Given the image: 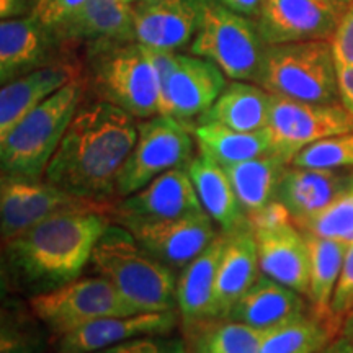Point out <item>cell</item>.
Returning a JSON list of instances; mask_svg holds the SVG:
<instances>
[{
    "mask_svg": "<svg viewBox=\"0 0 353 353\" xmlns=\"http://www.w3.org/2000/svg\"><path fill=\"white\" fill-rule=\"evenodd\" d=\"M152 257L172 270H182L219 236L205 211L131 231Z\"/></svg>",
    "mask_w": 353,
    "mask_h": 353,
    "instance_id": "obj_16",
    "label": "cell"
},
{
    "mask_svg": "<svg viewBox=\"0 0 353 353\" xmlns=\"http://www.w3.org/2000/svg\"><path fill=\"white\" fill-rule=\"evenodd\" d=\"M337 76L342 105L353 113V64H337Z\"/></svg>",
    "mask_w": 353,
    "mask_h": 353,
    "instance_id": "obj_40",
    "label": "cell"
},
{
    "mask_svg": "<svg viewBox=\"0 0 353 353\" xmlns=\"http://www.w3.org/2000/svg\"><path fill=\"white\" fill-rule=\"evenodd\" d=\"M290 162L276 152L224 165L223 169L231 180L237 200L247 216L262 210L268 203L276 200V190L281 175Z\"/></svg>",
    "mask_w": 353,
    "mask_h": 353,
    "instance_id": "obj_29",
    "label": "cell"
},
{
    "mask_svg": "<svg viewBox=\"0 0 353 353\" xmlns=\"http://www.w3.org/2000/svg\"><path fill=\"white\" fill-rule=\"evenodd\" d=\"M145 50L157 72L161 114L183 123L200 118L228 85L223 70L208 59L175 51Z\"/></svg>",
    "mask_w": 353,
    "mask_h": 353,
    "instance_id": "obj_8",
    "label": "cell"
},
{
    "mask_svg": "<svg viewBox=\"0 0 353 353\" xmlns=\"http://www.w3.org/2000/svg\"><path fill=\"white\" fill-rule=\"evenodd\" d=\"M342 337L347 339V342L350 343L353 348V311L345 317L342 325Z\"/></svg>",
    "mask_w": 353,
    "mask_h": 353,
    "instance_id": "obj_44",
    "label": "cell"
},
{
    "mask_svg": "<svg viewBox=\"0 0 353 353\" xmlns=\"http://www.w3.org/2000/svg\"><path fill=\"white\" fill-rule=\"evenodd\" d=\"M79 77L76 65L52 63L2 83L0 90V138L44 100Z\"/></svg>",
    "mask_w": 353,
    "mask_h": 353,
    "instance_id": "obj_24",
    "label": "cell"
},
{
    "mask_svg": "<svg viewBox=\"0 0 353 353\" xmlns=\"http://www.w3.org/2000/svg\"><path fill=\"white\" fill-rule=\"evenodd\" d=\"M260 272L307 298L309 249L296 223L272 229H252Z\"/></svg>",
    "mask_w": 353,
    "mask_h": 353,
    "instance_id": "obj_20",
    "label": "cell"
},
{
    "mask_svg": "<svg viewBox=\"0 0 353 353\" xmlns=\"http://www.w3.org/2000/svg\"><path fill=\"white\" fill-rule=\"evenodd\" d=\"M90 70L100 100H107L145 120L161 114V88L156 68L143 44H125L92 50Z\"/></svg>",
    "mask_w": 353,
    "mask_h": 353,
    "instance_id": "obj_6",
    "label": "cell"
},
{
    "mask_svg": "<svg viewBox=\"0 0 353 353\" xmlns=\"http://www.w3.org/2000/svg\"><path fill=\"white\" fill-rule=\"evenodd\" d=\"M188 174L205 213L211 216L223 234L250 228L249 216L237 200L236 192L223 165L198 154L188 164Z\"/></svg>",
    "mask_w": 353,
    "mask_h": 353,
    "instance_id": "obj_26",
    "label": "cell"
},
{
    "mask_svg": "<svg viewBox=\"0 0 353 353\" xmlns=\"http://www.w3.org/2000/svg\"><path fill=\"white\" fill-rule=\"evenodd\" d=\"M57 43L46 26L32 15L2 20L0 23V79H13L50 65L51 48Z\"/></svg>",
    "mask_w": 353,
    "mask_h": 353,
    "instance_id": "obj_22",
    "label": "cell"
},
{
    "mask_svg": "<svg viewBox=\"0 0 353 353\" xmlns=\"http://www.w3.org/2000/svg\"><path fill=\"white\" fill-rule=\"evenodd\" d=\"M28 10V0H0V15L2 20L19 19Z\"/></svg>",
    "mask_w": 353,
    "mask_h": 353,
    "instance_id": "obj_42",
    "label": "cell"
},
{
    "mask_svg": "<svg viewBox=\"0 0 353 353\" xmlns=\"http://www.w3.org/2000/svg\"><path fill=\"white\" fill-rule=\"evenodd\" d=\"M319 353H353V348L350 343L347 342L345 337H337L335 341H332L329 343L327 347L322 348Z\"/></svg>",
    "mask_w": 353,
    "mask_h": 353,
    "instance_id": "obj_43",
    "label": "cell"
},
{
    "mask_svg": "<svg viewBox=\"0 0 353 353\" xmlns=\"http://www.w3.org/2000/svg\"><path fill=\"white\" fill-rule=\"evenodd\" d=\"M342 321L325 319L312 311L263 330L260 353H319L337 339Z\"/></svg>",
    "mask_w": 353,
    "mask_h": 353,
    "instance_id": "obj_31",
    "label": "cell"
},
{
    "mask_svg": "<svg viewBox=\"0 0 353 353\" xmlns=\"http://www.w3.org/2000/svg\"><path fill=\"white\" fill-rule=\"evenodd\" d=\"M110 223L105 210H72L2 241L3 290L32 298L77 280Z\"/></svg>",
    "mask_w": 353,
    "mask_h": 353,
    "instance_id": "obj_2",
    "label": "cell"
},
{
    "mask_svg": "<svg viewBox=\"0 0 353 353\" xmlns=\"http://www.w3.org/2000/svg\"><path fill=\"white\" fill-rule=\"evenodd\" d=\"M201 23L190 52L211 61L232 81L257 82L267 44L255 20L229 10L216 0H201Z\"/></svg>",
    "mask_w": 353,
    "mask_h": 353,
    "instance_id": "obj_7",
    "label": "cell"
},
{
    "mask_svg": "<svg viewBox=\"0 0 353 353\" xmlns=\"http://www.w3.org/2000/svg\"><path fill=\"white\" fill-rule=\"evenodd\" d=\"M296 226L304 232L341 241L350 245L353 242V190L343 193L327 208L311 216Z\"/></svg>",
    "mask_w": 353,
    "mask_h": 353,
    "instance_id": "obj_35",
    "label": "cell"
},
{
    "mask_svg": "<svg viewBox=\"0 0 353 353\" xmlns=\"http://www.w3.org/2000/svg\"><path fill=\"white\" fill-rule=\"evenodd\" d=\"M188 353H260L263 330L231 319H213L187 327Z\"/></svg>",
    "mask_w": 353,
    "mask_h": 353,
    "instance_id": "obj_32",
    "label": "cell"
},
{
    "mask_svg": "<svg viewBox=\"0 0 353 353\" xmlns=\"http://www.w3.org/2000/svg\"><path fill=\"white\" fill-rule=\"evenodd\" d=\"M255 83L285 99L342 103L330 39L267 44Z\"/></svg>",
    "mask_w": 353,
    "mask_h": 353,
    "instance_id": "obj_5",
    "label": "cell"
},
{
    "mask_svg": "<svg viewBox=\"0 0 353 353\" xmlns=\"http://www.w3.org/2000/svg\"><path fill=\"white\" fill-rule=\"evenodd\" d=\"M224 245L226 234H219L176 278V312L185 329L216 319V280Z\"/></svg>",
    "mask_w": 353,
    "mask_h": 353,
    "instance_id": "obj_21",
    "label": "cell"
},
{
    "mask_svg": "<svg viewBox=\"0 0 353 353\" xmlns=\"http://www.w3.org/2000/svg\"><path fill=\"white\" fill-rule=\"evenodd\" d=\"M83 82L74 79L44 100L0 138L2 175L43 180L74 114L81 107Z\"/></svg>",
    "mask_w": 353,
    "mask_h": 353,
    "instance_id": "obj_4",
    "label": "cell"
},
{
    "mask_svg": "<svg viewBox=\"0 0 353 353\" xmlns=\"http://www.w3.org/2000/svg\"><path fill=\"white\" fill-rule=\"evenodd\" d=\"M272 101L273 95L259 83L234 81L198 118V123H216L236 131L267 130Z\"/></svg>",
    "mask_w": 353,
    "mask_h": 353,
    "instance_id": "obj_27",
    "label": "cell"
},
{
    "mask_svg": "<svg viewBox=\"0 0 353 353\" xmlns=\"http://www.w3.org/2000/svg\"><path fill=\"white\" fill-rule=\"evenodd\" d=\"M193 138L183 121L156 114L138 123V139L118 179V200L145 187L159 175L192 162Z\"/></svg>",
    "mask_w": 353,
    "mask_h": 353,
    "instance_id": "obj_10",
    "label": "cell"
},
{
    "mask_svg": "<svg viewBox=\"0 0 353 353\" xmlns=\"http://www.w3.org/2000/svg\"><path fill=\"white\" fill-rule=\"evenodd\" d=\"M334 2L341 3V6H343V7H348L353 2V0H334Z\"/></svg>",
    "mask_w": 353,
    "mask_h": 353,
    "instance_id": "obj_45",
    "label": "cell"
},
{
    "mask_svg": "<svg viewBox=\"0 0 353 353\" xmlns=\"http://www.w3.org/2000/svg\"><path fill=\"white\" fill-rule=\"evenodd\" d=\"M203 210L188 167H176L159 175L138 192L118 200L110 210L114 224L134 231Z\"/></svg>",
    "mask_w": 353,
    "mask_h": 353,
    "instance_id": "obj_12",
    "label": "cell"
},
{
    "mask_svg": "<svg viewBox=\"0 0 353 353\" xmlns=\"http://www.w3.org/2000/svg\"><path fill=\"white\" fill-rule=\"evenodd\" d=\"M110 210L79 198L48 180L2 175L0 180V234L2 241L64 211Z\"/></svg>",
    "mask_w": 353,
    "mask_h": 353,
    "instance_id": "obj_13",
    "label": "cell"
},
{
    "mask_svg": "<svg viewBox=\"0 0 353 353\" xmlns=\"http://www.w3.org/2000/svg\"><path fill=\"white\" fill-rule=\"evenodd\" d=\"M88 265L138 312L176 309L175 270L152 257L130 229L110 223L97 242Z\"/></svg>",
    "mask_w": 353,
    "mask_h": 353,
    "instance_id": "obj_3",
    "label": "cell"
},
{
    "mask_svg": "<svg viewBox=\"0 0 353 353\" xmlns=\"http://www.w3.org/2000/svg\"><path fill=\"white\" fill-rule=\"evenodd\" d=\"M201 15V0H144L132 3L136 43L151 50H180L195 38Z\"/></svg>",
    "mask_w": 353,
    "mask_h": 353,
    "instance_id": "obj_15",
    "label": "cell"
},
{
    "mask_svg": "<svg viewBox=\"0 0 353 353\" xmlns=\"http://www.w3.org/2000/svg\"><path fill=\"white\" fill-rule=\"evenodd\" d=\"M350 190L353 170L306 169L290 164L278 183L276 200L283 203L294 223L299 224Z\"/></svg>",
    "mask_w": 353,
    "mask_h": 353,
    "instance_id": "obj_19",
    "label": "cell"
},
{
    "mask_svg": "<svg viewBox=\"0 0 353 353\" xmlns=\"http://www.w3.org/2000/svg\"><path fill=\"white\" fill-rule=\"evenodd\" d=\"M179 319L176 309L101 317L56 339V353H94L144 335H167Z\"/></svg>",
    "mask_w": 353,
    "mask_h": 353,
    "instance_id": "obj_17",
    "label": "cell"
},
{
    "mask_svg": "<svg viewBox=\"0 0 353 353\" xmlns=\"http://www.w3.org/2000/svg\"><path fill=\"white\" fill-rule=\"evenodd\" d=\"M121 2H125V3H138V2H144V0H121Z\"/></svg>",
    "mask_w": 353,
    "mask_h": 353,
    "instance_id": "obj_46",
    "label": "cell"
},
{
    "mask_svg": "<svg viewBox=\"0 0 353 353\" xmlns=\"http://www.w3.org/2000/svg\"><path fill=\"white\" fill-rule=\"evenodd\" d=\"M330 309L332 314L341 321H345V317L353 311V242L347 249Z\"/></svg>",
    "mask_w": 353,
    "mask_h": 353,
    "instance_id": "obj_38",
    "label": "cell"
},
{
    "mask_svg": "<svg viewBox=\"0 0 353 353\" xmlns=\"http://www.w3.org/2000/svg\"><path fill=\"white\" fill-rule=\"evenodd\" d=\"M48 347L43 322L19 303H3L0 353H44Z\"/></svg>",
    "mask_w": 353,
    "mask_h": 353,
    "instance_id": "obj_33",
    "label": "cell"
},
{
    "mask_svg": "<svg viewBox=\"0 0 353 353\" xmlns=\"http://www.w3.org/2000/svg\"><path fill=\"white\" fill-rule=\"evenodd\" d=\"M260 273L257 242L252 228L226 234V245L216 280V319H226L234 304L255 283Z\"/></svg>",
    "mask_w": 353,
    "mask_h": 353,
    "instance_id": "obj_25",
    "label": "cell"
},
{
    "mask_svg": "<svg viewBox=\"0 0 353 353\" xmlns=\"http://www.w3.org/2000/svg\"><path fill=\"white\" fill-rule=\"evenodd\" d=\"M347 8L334 0H263L255 23L265 44L330 39Z\"/></svg>",
    "mask_w": 353,
    "mask_h": 353,
    "instance_id": "obj_14",
    "label": "cell"
},
{
    "mask_svg": "<svg viewBox=\"0 0 353 353\" xmlns=\"http://www.w3.org/2000/svg\"><path fill=\"white\" fill-rule=\"evenodd\" d=\"M291 165L306 169L353 170V131L306 145L293 157Z\"/></svg>",
    "mask_w": 353,
    "mask_h": 353,
    "instance_id": "obj_34",
    "label": "cell"
},
{
    "mask_svg": "<svg viewBox=\"0 0 353 353\" xmlns=\"http://www.w3.org/2000/svg\"><path fill=\"white\" fill-rule=\"evenodd\" d=\"M138 139L136 118L107 100L81 103L44 180L112 210L118 179Z\"/></svg>",
    "mask_w": 353,
    "mask_h": 353,
    "instance_id": "obj_1",
    "label": "cell"
},
{
    "mask_svg": "<svg viewBox=\"0 0 353 353\" xmlns=\"http://www.w3.org/2000/svg\"><path fill=\"white\" fill-rule=\"evenodd\" d=\"M267 130L273 141V152L291 164L306 145L352 132L353 113L342 103H309L273 95Z\"/></svg>",
    "mask_w": 353,
    "mask_h": 353,
    "instance_id": "obj_11",
    "label": "cell"
},
{
    "mask_svg": "<svg viewBox=\"0 0 353 353\" xmlns=\"http://www.w3.org/2000/svg\"><path fill=\"white\" fill-rule=\"evenodd\" d=\"M28 306L56 339L101 317L138 314L118 290L99 275L79 276L61 288L28 298Z\"/></svg>",
    "mask_w": 353,
    "mask_h": 353,
    "instance_id": "obj_9",
    "label": "cell"
},
{
    "mask_svg": "<svg viewBox=\"0 0 353 353\" xmlns=\"http://www.w3.org/2000/svg\"><path fill=\"white\" fill-rule=\"evenodd\" d=\"M51 33L57 43H83L88 51L136 41L132 6L121 0H87L72 19Z\"/></svg>",
    "mask_w": 353,
    "mask_h": 353,
    "instance_id": "obj_18",
    "label": "cell"
},
{
    "mask_svg": "<svg viewBox=\"0 0 353 353\" xmlns=\"http://www.w3.org/2000/svg\"><path fill=\"white\" fill-rule=\"evenodd\" d=\"M193 138L201 156L223 167L273 152L268 130L236 131L216 123H198Z\"/></svg>",
    "mask_w": 353,
    "mask_h": 353,
    "instance_id": "obj_28",
    "label": "cell"
},
{
    "mask_svg": "<svg viewBox=\"0 0 353 353\" xmlns=\"http://www.w3.org/2000/svg\"><path fill=\"white\" fill-rule=\"evenodd\" d=\"M303 234L309 249V306L317 316L325 319H337L332 314L330 304L341 276L348 244L311 232L303 231Z\"/></svg>",
    "mask_w": 353,
    "mask_h": 353,
    "instance_id": "obj_30",
    "label": "cell"
},
{
    "mask_svg": "<svg viewBox=\"0 0 353 353\" xmlns=\"http://www.w3.org/2000/svg\"><path fill=\"white\" fill-rule=\"evenodd\" d=\"M221 6H224L229 10L241 13V15L249 17V19H257L260 8L263 6V0H216Z\"/></svg>",
    "mask_w": 353,
    "mask_h": 353,
    "instance_id": "obj_41",
    "label": "cell"
},
{
    "mask_svg": "<svg viewBox=\"0 0 353 353\" xmlns=\"http://www.w3.org/2000/svg\"><path fill=\"white\" fill-rule=\"evenodd\" d=\"M94 353H188V348L183 339L167 334L136 337Z\"/></svg>",
    "mask_w": 353,
    "mask_h": 353,
    "instance_id": "obj_36",
    "label": "cell"
},
{
    "mask_svg": "<svg viewBox=\"0 0 353 353\" xmlns=\"http://www.w3.org/2000/svg\"><path fill=\"white\" fill-rule=\"evenodd\" d=\"M337 64H353V2L343 13L341 23L330 38Z\"/></svg>",
    "mask_w": 353,
    "mask_h": 353,
    "instance_id": "obj_39",
    "label": "cell"
},
{
    "mask_svg": "<svg viewBox=\"0 0 353 353\" xmlns=\"http://www.w3.org/2000/svg\"><path fill=\"white\" fill-rule=\"evenodd\" d=\"M85 3L87 0H33L30 15L52 32L72 19Z\"/></svg>",
    "mask_w": 353,
    "mask_h": 353,
    "instance_id": "obj_37",
    "label": "cell"
},
{
    "mask_svg": "<svg viewBox=\"0 0 353 353\" xmlns=\"http://www.w3.org/2000/svg\"><path fill=\"white\" fill-rule=\"evenodd\" d=\"M311 311L301 293L260 273L255 283L234 304L226 319L267 330Z\"/></svg>",
    "mask_w": 353,
    "mask_h": 353,
    "instance_id": "obj_23",
    "label": "cell"
}]
</instances>
